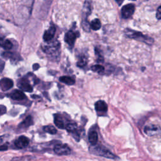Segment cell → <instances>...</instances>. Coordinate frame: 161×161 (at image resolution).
I'll use <instances>...</instances> for the list:
<instances>
[{"label":"cell","mask_w":161,"mask_h":161,"mask_svg":"<svg viewBox=\"0 0 161 161\" xmlns=\"http://www.w3.org/2000/svg\"><path fill=\"white\" fill-rule=\"evenodd\" d=\"M77 66L82 67L86 65V60L85 58H81L79 60V61L77 62Z\"/></svg>","instance_id":"obj_24"},{"label":"cell","mask_w":161,"mask_h":161,"mask_svg":"<svg viewBox=\"0 0 161 161\" xmlns=\"http://www.w3.org/2000/svg\"><path fill=\"white\" fill-rule=\"evenodd\" d=\"M89 141L92 145H95L98 140V135L96 131H91L89 133L88 136Z\"/></svg>","instance_id":"obj_16"},{"label":"cell","mask_w":161,"mask_h":161,"mask_svg":"<svg viewBox=\"0 0 161 161\" xmlns=\"http://www.w3.org/2000/svg\"><path fill=\"white\" fill-rule=\"evenodd\" d=\"M135 5L133 4H128L123 6L121 10V16L123 18L127 19L130 18L135 12Z\"/></svg>","instance_id":"obj_4"},{"label":"cell","mask_w":161,"mask_h":161,"mask_svg":"<svg viewBox=\"0 0 161 161\" xmlns=\"http://www.w3.org/2000/svg\"><path fill=\"white\" fill-rule=\"evenodd\" d=\"M95 109L97 112H106L108 110V105L104 101H97L95 103Z\"/></svg>","instance_id":"obj_13"},{"label":"cell","mask_w":161,"mask_h":161,"mask_svg":"<svg viewBox=\"0 0 161 161\" xmlns=\"http://www.w3.org/2000/svg\"><path fill=\"white\" fill-rule=\"evenodd\" d=\"M7 149H8V146L6 144L0 146V151H4V150H6Z\"/></svg>","instance_id":"obj_27"},{"label":"cell","mask_w":161,"mask_h":161,"mask_svg":"<svg viewBox=\"0 0 161 161\" xmlns=\"http://www.w3.org/2000/svg\"><path fill=\"white\" fill-rule=\"evenodd\" d=\"M30 140L25 136H20L14 142V145L18 148H23L29 145Z\"/></svg>","instance_id":"obj_9"},{"label":"cell","mask_w":161,"mask_h":161,"mask_svg":"<svg viewBox=\"0 0 161 161\" xmlns=\"http://www.w3.org/2000/svg\"><path fill=\"white\" fill-rule=\"evenodd\" d=\"M55 27L53 25H52L47 30H46L43 34V38L45 42L51 41L52 39L53 38L55 33Z\"/></svg>","instance_id":"obj_11"},{"label":"cell","mask_w":161,"mask_h":161,"mask_svg":"<svg viewBox=\"0 0 161 161\" xmlns=\"http://www.w3.org/2000/svg\"><path fill=\"white\" fill-rule=\"evenodd\" d=\"M91 11V3L90 1H86L84 4L83 10H82V17H83L82 20H87V18L90 14Z\"/></svg>","instance_id":"obj_14"},{"label":"cell","mask_w":161,"mask_h":161,"mask_svg":"<svg viewBox=\"0 0 161 161\" xmlns=\"http://www.w3.org/2000/svg\"><path fill=\"white\" fill-rule=\"evenodd\" d=\"M131 1H136V0H131Z\"/></svg>","instance_id":"obj_32"},{"label":"cell","mask_w":161,"mask_h":161,"mask_svg":"<svg viewBox=\"0 0 161 161\" xmlns=\"http://www.w3.org/2000/svg\"><path fill=\"white\" fill-rule=\"evenodd\" d=\"M91 70L94 72L101 73L104 70V67L101 65H94L91 67Z\"/></svg>","instance_id":"obj_23"},{"label":"cell","mask_w":161,"mask_h":161,"mask_svg":"<svg viewBox=\"0 0 161 161\" xmlns=\"http://www.w3.org/2000/svg\"><path fill=\"white\" fill-rule=\"evenodd\" d=\"M101 26V21L99 19L96 18L93 19L91 23H90V27L91 29H92L93 30H98L99 29H100Z\"/></svg>","instance_id":"obj_17"},{"label":"cell","mask_w":161,"mask_h":161,"mask_svg":"<svg viewBox=\"0 0 161 161\" xmlns=\"http://www.w3.org/2000/svg\"><path fill=\"white\" fill-rule=\"evenodd\" d=\"M0 45L1 47H3V48L5 50H10L12 47H13V44L9 40H3V39H1V43H0Z\"/></svg>","instance_id":"obj_20"},{"label":"cell","mask_w":161,"mask_h":161,"mask_svg":"<svg viewBox=\"0 0 161 161\" xmlns=\"http://www.w3.org/2000/svg\"><path fill=\"white\" fill-rule=\"evenodd\" d=\"M160 6H158V8H157V13H156V17L158 19H160V18H161V11H160Z\"/></svg>","instance_id":"obj_25"},{"label":"cell","mask_w":161,"mask_h":161,"mask_svg":"<svg viewBox=\"0 0 161 161\" xmlns=\"http://www.w3.org/2000/svg\"><path fill=\"white\" fill-rule=\"evenodd\" d=\"M65 128L69 132L72 133L77 130V124L75 123H69L66 125Z\"/></svg>","instance_id":"obj_21"},{"label":"cell","mask_w":161,"mask_h":161,"mask_svg":"<svg viewBox=\"0 0 161 161\" xmlns=\"http://www.w3.org/2000/svg\"><path fill=\"white\" fill-rule=\"evenodd\" d=\"M18 86L22 91H25L26 92H31L33 91L32 86L29 83L28 80L25 79H22L19 80L18 82Z\"/></svg>","instance_id":"obj_10"},{"label":"cell","mask_w":161,"mask_h":161,"mask_svg":"<svg viewBox=\"0 0 161 161\" xmlns=\"http://www.w3.org/2000/svg\"><path fill=\"white\" fill-rule=\"evenodd\" d=\"M125 35L130 38L141 41L148 45H152L153 42V38L147 35H144L140 31H136L129 28H126L125 30Z\"/></svg>","instance_id":"obj_1"},{"label":"cell","mask_w":161,"mask_h":161,"mask_svg":"<svg viewBox=\"0 0 161 161\" xmlns=\"http://www.w3.org/2000/svg\"><path fill=\"white\" fill-rule=\"evenodd\" d=\"M43 130H44V131H45V132L48 133L52 134V135L55 134V133H57V130H56V128H55L53 126H52V125H48V126H44Z\"/></svg>","instance_id":"obj_22"},{"label":"cell","mask_w":161,"mask_h":161,"mask_svg":"<svg viewBox=\"0 0 161 161\" xmlns=\"http://www.w3.org/2000/svg\"><path fill=\"white\" fill-rule=\"evenodd\" d=\"M116 1V3H117L119 5H120L121 4V3L123 2V0H114Z\"/></svg>","instance_id":"obj_30"},{"label":"cell","mask_w":161,"mask_h":161,"mask_svg":"<svg viewBox=\"0 0 161 161\" xmlns=\"http://www.w3.org/2000/svg\"><path fill=\"white\" fill-rule=\"evenodd\" d=\"M33 124V119H32V118L30 116H27L25 119L24 121L19 125V127L20 128H27L29 126H30L31 125Z\"/></svg>","instance_id":"obj_19"},{"label":"cell","mask_w":161,"mask_h":161,"mask_svg":"<svg viewBox=\"0 0 161 161\" xmlns=\"http://www.w3.org/2000/svg\"><path fill=\"white\" fill-rule=\"evenodd\" d=\"M54 123L58 128L63 129L65 127L63 119L59 114H55L54 115Z\"/></svg>","instance_id":"obj_15"},{"label":"cell","mask_w":161,"mask_h":161,"mask_svg":"<svg viewBox=\"0 0 161 161\" xmlns=\"http://www.w3.org/2000/svg\"><path fill=\"white\" fill-rule=\"evenodd\" d=\"M8 96L13 100H23L26 97L25 94L23 91L17 89L13 91L8 94Z\"/></svg>","instance_id":"obj_12"},{"label":"cell","mask_w":161,"mask_h":161,"mask_svg":"<svg viewBox=\"0 0 161 161\" xmlns=\"http://www.w3.org/2000/svg\"><path fill=\"white\" fill-rule=\"evenodd\" d=\"M1 38H0V43H1Z\"/></svg>","instance_id":"obj_31"},{"label":"cell","mask_w":161,"mask_h":161,"mask_svg":"<svg viewBox=\"0 0 161 161\" xmlns=\"http://www.w3.org/2000/svg\"><path fill=\"white\" fill-rule=\"evenodd\" d=\"M6 111V108L3 105H0V116L4 114Z\"/></svg>","instance_id":"obj_26"},{"label":"cell","mask_w":161,"mask_h":161,"mask_svg":"<svg viewBox=\"0 0 161 161\" xmlns=\"http://www.w3.org/2000/svg\"><path fill=\"white\" fill-rule=\"evenodd\" d=\"M13 86V81L9 78H3L0 80V87L3 91H6Z\"/></svg>","instance_id":"obj_8"},{"label":"cell","mask_w":161,"mask_h":161,"mask_svg":"<svg viewBox=\"0 0 161 161\" xmlns=\"http://www.w3.org/2000/svg\"><path fill=\"white\" fill-rule=\"evenodd\" d=\"M79 34L78 32H75L72 30H70L68 32H67L65 35V38H64L65 42L69 46L73 47L75 40L79 36Z\"/></svg>","instance_id":"obj_5"},{"label":"cell","mask_w":161,"mask_h":161,"mask_svg":"<svg viewBox=\"0 0 161 161\" xmlns=\"http://www.w3.org/2000/svg\"><path fill=\"white\" fill-rule=\"evenodd\" d=\"M54 152L59 155H66L70 153V148L65 144H58L54 147Z\"/></svg>","instance_id":"obj_6"},{"label":"cell","mask_w":161,"mask_h":161,"mask_svg":"<svg viewBox=\"0 0 161 161\" xmlns=\"http://www.w3.org/2000/svg\"><path fill=\"white\" fill-rule=\"evenodd\" d=\"M90 152L94 155H97L99 156L104 157L108 158L115 159L116 156L111 153L109 150L100 145H92L91 147H90Z\"/></svg>","instance_id":"obj_2"},{"label":"cell","mask_w":161,"mask_h":161,"mask_svg":"<svg viewBox=\"0 0 161 161\" xmlns=\"http://www.w3.org/2000/svg\"><path fill=\"white\" fill-rule=\"evenodd\" d=\"M60 48V43L58 41L51 42L43 45V51L48 55H53Z\"/></svg>","instance_id":"obj_3"},{"label":"cell","mask_w":161,"mask_h":161,"mask_svg":"<svg viewBox=\"0 0 161 161\" xmlns=\"http://www.w3.org/2000/svg\"><path fill=\"white\" fill-rule=\"evenodd\" d=\"M60 82H64L67 85H72L75 83V80L69 76H62L59 78Z\"/></svg>","instance_id":"obj_18"},{"label":"cell","mask_w":161,"mask_h":161,"mask_svg":"<svg viewBox=\"0 0 161 161\" xmlns=\"http://www.w3.org/2000/svg\"><path fill=\"white\" fill-rule=\"evenodd\" d=\"M39 67H40V66H39V65H38V64H34V65H33V69L34 70H37Z\"/></svg>","instance_id":"obj_28"},{"label":"cell","mask_w":161,"mask_h":161,"mask_svg":"<svg viewBox=\"0 0 161 161\" xmlns=\"http://www.w3.org/2000/svg\"><path fill=\"white\" fill-rule=\"evenodd\" d=\"M144 132L148 136H153L159 133L160 128L155 125H148L145 126Z\"/></svg>","instance_id":"obj_7"},{"label":"cell","mask_w":161,"mask_h":161,"mask_svg":"<svg viewBox=\"0 0 161 161\" xmlns=\"http://www.w3.org/2000/svg\"><path fill=\"white\" fill-rule=\"evenodd\" d=\"M4 138H5V136H0V143H3V142L4 140Z\"/></svg>","instance_id":"obj_29"}]
</instances>
